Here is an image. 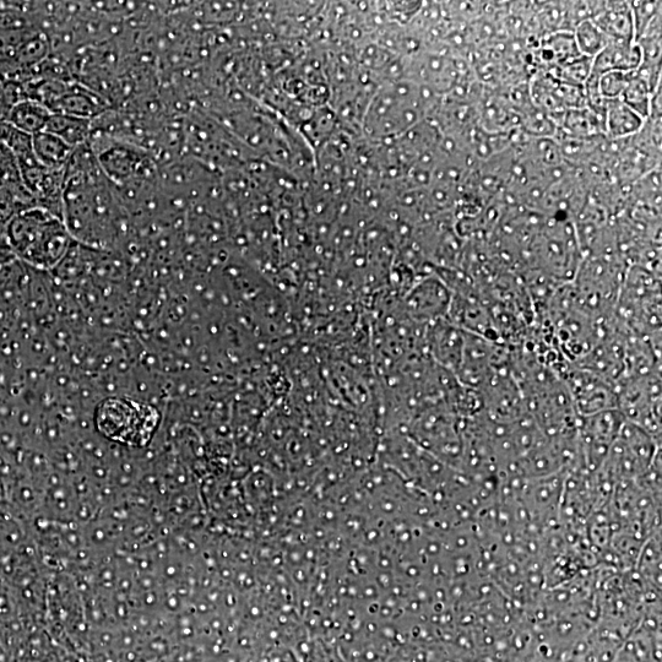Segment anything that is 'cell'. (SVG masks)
Wrapping results in <instances>:
<instances>
[{
  "instance_id": "cell-7",
  "label": "cell",
  "mask_w": 662,
  "mask_h": 662,
  "mask_svg": "<svg viewBox=\"0 0 662 662\" xmlns=\"http://www.w3.org/2000/svg\"><path fill=\"white\" fill-rule=\"evenodd\" d=\"M3 89H4V83L3 80L0 79V94H2Z\"/></svg>"
},
{
  "instance_id": "cell-4",
  "label": "cell",
  "mask_w": 662,
  "mask_h": 662,
  "mask_svg": "<svg viewBox=\"0 0 662 662\" xmlns=\"http://www.w3.org/2000/svg\"><path fill=\"white\" fill-rule=\"evenodd\" d=\"M45 132L57 135L73 149L84 145L91 132V121L85 118L52 113Z\"/></svg>"
},
{
  "instance_id": "cell-1",
  "label": "cell",
  "mask_w": 662,
  "mask_h": 662,
  "mask_svg": "<svg viewBox=\"0 0 662 662\" xmlns=\"http://www.w3.org/2000/svg\"><path fill=\"white\" fill-rule=\"evenodd\" d=\"M8 247L36 268H51L68 251L70 233L61 217L32 208L13 217L5 226Z\"/></svg>"
},
{
  "instance_id": "cell-3",
  "label": "cell",
  "mask_w": 662,
  "mask_h": 662,
  "mask_svg": "<svg viewBox=\"0 0 662 662\" xmlns=\"http://www.w3.org/2000/svg\"><path fill=\"white\" fill-rule=\"evenodd\" d=\"M32 151L43 167L57 171L67 167L74 149L57 135L41 132L32 137Z\"/></svg>"
},
{
  "instance_id": "cell-5",
  "label": "cell",
  "mask_w": 662,
  "mask_h": 662,
  "mask_svg": "<svg viewBox=\"0 0 662 662\" xmlns=\"http://www.w3.org/2000/svg\"><path fill=\"white\" fill-rule=\"evenodd\" d=\"M643 118L629 108L621 100H611L607 107V132L612 138L627 137L638 133L643 127Z\"/></svg>"
},
{
  "instance_id": "cell-2",
  "label": "cell",
  "mask_w": 662,
  "mask_h": 662,
  "mask_svg": "<svg viewBox=\"0 0 662 662\" xmlns=\"http://www.w3.org/2000/svg\"><path fill=\"white\" fill-rule=\"evenodd\" d=\"M51 116L52 112L41 102L24 99L14 105L9 112L7 122L20 132L34 137L45 132Z\"/></svg>"
},
{
  "instance_id": "cell-6",
  "label": "cell",
  "mask_w": 662,
  "mask_h": 662,
  "mask_svg": "<svg viewBox=\"0 0 662 662\" xmlns=\"http://www.w3.org/2000/svg\"><path fill=\"white\" fill-rule=\"evenodd\" d=\"M607 36L602 32L594 21L584 20L577 31L578 50L585 56H598V54L609 45Z\"/></svg>"
}]
</instances>
